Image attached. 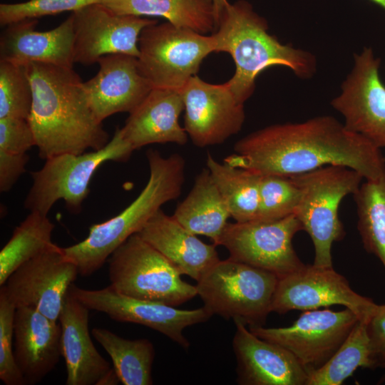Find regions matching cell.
Returning a JSON list of instances; mask_svg holds the SVG:
<instances>
[{
    "instance_id": "35",
    "label": "cell",
    "mask_w": 385,
    "mask_h": 385,
    "mask_svg": "<svg viewBox=\"0 0 385 385\" xmlns=\"http://www.w3.org/2000/svg\"><path fill=\"white\" fill-rule=\"evenodd\" d=\"M16 307L0 291V379L6 385H24L25 381L14 354Z\"/></svg>"
},
{
    "instance_id": "40",
    "label": "cell",
    "mask_w": 385,
    "mask_h": 385,
    "mask_svg": "<svg viewBox=\"0 0 385 385\" xmlns=\"http://www.w3.org/2000/svg\"><path fill=\"white\" fill-rule=\"evenodd\" d=\"M385 9V0H370Z\"/></svg>"
},
{
    "instance_id": "23",
    "label": "cell",
    "mask_w": 385,
    "mask_h": 385,
    "mask_svg": "<svg viewBox=\"0 0 385 385\" xmlns=\"http://www.w3.org/2000/svg\"><path fill=\"white\" fill-rule=\"evenodd\" d=\"M184 108L180 90L153 88L129 113L122 135L134 150L154 143L183 145L188 135L178 120Z\"/></svg>"
},
{
    "instance_id": "31",
    "label": "cell",
    "mask_w": 385,
    "mask_h": 385,
    "mask_svg": "<svg viewBox=\"0 0 385 385\" xmlns=\"http://www.w3.org/2000/svg\"><path fill=\"white\" fill-rule=\"evenodd\" d=\"M353 195L364 247L379 258L385 270V175L365 180Z\"/></svg>"
},
{
    "instance_id": "18",
    "label": "cell",
    "mask_w": 385,
    "mask_h": 385,
    "mask_svg": "<svg viewBox=\"0 0 385 385\" xmlns=\"http://www.w3.org/2000/svg\"><path fill=\"white\" fill-rule=\"evenodd\" d=\"M233 321L237 384L307 385L308 373L289 350L256 336L240 319Z\"/></svg>"
},
{
    "instance_id": "22",
    "label": "cell",
    "mask_w": 385,
    "mask_h": 385,
    "mask_svg": "<svg viewBox=\"0 0 385 385\" xmlns=\"http://www.w3.org/2000/svg\"><path fill=\"white\" fill-rule=\"evenodd\" d=\"M89 310L69 289L58 318L66 385H100L113 369L93 343L88 327Z\"/></svg>"
},
{
    "instance_id": "38",
    "label": "cell",
    "mask_w": 385,
    "mask_h": 385,
    "mask_svg": "<svg viewBox=\"0 0 385 385\" xmlns=\"http://www.w3.org/2000/svg\"><path fill=\"white\" fill-rule=\"evenodd\" d=\"M29 160L26 153L12 154L0 150V191L10 190L26 171Z\"/></svg>"
},
{
    "instance_id": "8",
    "label": "cell",
    "mask_w": 385,
    "mask_h": 385,
    "mask_svg": "<svg viewBox=\"0 0 385 385\" xmlns=\"http://www.w3.org/2000/svg\"><path fill=\"white\" fill-rule=\"evenodd\" d=\"M110 286L135 299L178 307L197 295L195 286L163 255L138 233L108 258Z\"/></svg>"
},
{
    "instance_id": "20",
    "label": "cell",
    "mask_w": 385,
    "mask_h": 385,
    "mask_svg": "<svg viewBox=\"0 0 385 385\" xmlns=\"http://www.w3.org/2000/svg\"><path fill=\"white\" fill-rule=\"evenodd\" d=\"M37 24V19H31L7 25L1 36L0 60L22 66L37 62L73 68V14L49 31L35 30Z\"/></svg>"
},
{
    "instance_id": "2",
    "label": "cell",
    "mask_w": 385,
    "mask_h": 385,
    "mask_svg": "<svg viewBox=\"0 0 385 385\" xmlns=\"http://www.w3.org/2000/svg\"><path fill=\"white\" fill-rule=\"evenodd\" d=\"M24 66L33 93L27 120L41 159L99 150L108 143L73 68L37 62Z\"/></svg>"
},
{
    "instance_id": "19",
    "label": "cell",
    "mask_w": 385,
    "mask_h": 385,
    "mask_svg": "<svg viewBox=\"0 0 385 385\" xmlns=\"http://www.w3.org/2000/svg\"><path fill=\"white\" fill-rule=\"evenodd\" d=\"M98 73L83 82L90 106L103 122L118 113L132 112L153 87L140 71L138 58L125 53L101 57Z\"/></svg>"
},
{
    "instance_id": "16",
    "label": "cell",
    "mask_w": 385,
    "mask_h": 385,
    "mask_svg": "<svg viewBox=\"0 0 385 385\" xmlns=\"http://www.w3.org/2000/svg\"><path fill=\"white\" fill-rule=\"evenodd\" d=\"M180 91L185 106L183 128L195 146L221 144L242 129L244 105L226 82L212 84L195 75Z\"/></svg>"
},
{
    "instance_id": "42",
    "label": "cell",
    "mask_w": 385,
    "mask_h": 385,
    "mask_svg": "<svg viewBox=\"0 0 385 385\" xmlns=\"http://www.w3.org/2000/svg\"><path fill=\"white\" fill-rule=\"evenodd\" d=\"M384 160H385V157H384Z\"/></svg>"
},
{
    "instance_id": "17",
    "label": "cell",
    "mask_w": 385,
    "mask_h": 385,
    "mask_svg": "<svg viewBox=\"0 0 385 385\" xmlns=\"http://www.w3.org/2000/svg\"><path fill=\"white\" fill-rule=\"evenodd\" d=\"M74 62L98 63L106 55L125 53L138 57L142 30L158 21L133 15L118 14L96 2L72 13Z\"/></svg>"
},
{
    "instance_id": "14",
    "label": "cell",
    "mask_w": 385,
    "mask_h": 385,
    "mask_svg": "<svg viewBox=\"0 0 385 385\" xmlns=\"http://www.w3.org/2000/svg\"><path fill=\"white\" fill-rule=\"evenodd\" d=\"M379 65L371 48L355 53L353 67L331 105L343 116L348 130L381 149L385 148V86Z\"/></svg>"
},
{
    "instance_id": "11",
    "label": "cell",
    "mask_w": 385,
    "mask_h": 385,
    "mask_svg": "<svg viewBox=\"0 0 385 385\" xmlns=\"http://www.w3.org/2000/svg\"><path fill=\"white\" fill-rule=\"evenodd\" d=\"M359 318L349 309L306 310L285 327L250 326L256 336L289 350L309 376L322 367L345 341Z\"/></svg>"
},
{
    "instance_id": "37",
    "label": "cell",
    "mask_w": 385,
    "mask_h": 385,
    "mask_svg": "<svg viewBox=\"0 0 385 385\" xmlns=\"http://www.w3.org/2000/svg\"><path fill=\"white\" fill-rule=\"evenodd\" d=\"M367 333L374 366L385 365V304L379 305L367 323Z\"/></svg>"
},
{
    "instance_id": "4",
    "label": "cell",
    "mask_w": 385,
    "mask_h": 385,
    "mask_svg": "<svg viewBox=\"0 0 385 385\" xmlns=\"http://www.w3.org/2000/svg\"><path fill=\"white\" fill-rule=\"evenodd\" d=\"M146 156L149 178L138 197L115 216L93 225L81 242L61 247L81 276L91 275L101 269L112 253L138 233L163 205L180 195L185 181L184 158L178 153L163 156L151 149Z\"/></svg>"
},
{
    "instance_id": "13",
    "label": "cell",
    "mask_w": 385,
    "mask_h": 385,
    "mask_svg": "<svg viewBox=\"0 0 385 385\" xmlns=\"http://www.w3.org/2000/svg\"><path fill=\"white\" fill-rule=\"evenodd\" d=\"M334 304L349 309L359 320L369 319L379 306L354 291L348 280L333 267L305 265L279 279L271 312L283 314L292 310L317 309Z\"/></svg>"
},
{
    "instance_id": "9",
    "label": "cell",
    "mask_w": 385,
    "mask_h": 385,
    "mask_svg": "<svg viewBox=\"0 0 385 385\" xmlns=\"http://www.w3.org/2000/svg\"><path fill=\"white\" fill-rule=\"evenodd\" d=\"M138 66L153 88L180 90L215 52L212 36L170 22L145 27L138 39Z\"/></svg>"
},
{
    "instance_id": "34",
    "label": "cell",
    "mask_w": 385,
    "mask_h": 385,
    "mask_svg": "<svg viewBox=\"0 0 385 385\" xmlns=\"http://www.w3.org/2000/svg\"><path fill=\"white\" fill-rule=\"evenodd\" d=\"M98 0H29L24 2L0 4L1 26L64 11H75Z\"/></svg>"
},
{
    "instance_id": "5",
    "label": "cell",
    "mask_w": 385,
    "mask_h": 385,
    "mask_svg": "<svg viewBox=\"0 0 385 385\" xmlns=\"http://www.w3.org/2000/svg\"><path fill=\"white\" fill-rule=\"evenodd\" d=\"M289 177L301 191L294 215L312 241L313 265L332 267V245L345 235L339 217V205L346 195L357 191L364 178L354 169L334 165Z\"/></svg>"
},
{
    "instance_id": "39",
    "label": "cell",
    "mask_w": 385,
    "mask_h": 385,
    "mask_svg": "<svg viewBox=\"0 0 385 385\" xmlns=\"http://www.w3.org/2000/svg\"><path fill=\"white\" fill-rule=\"evenodd\" d=\"M212 2L215 11L216 30L222 13L230 3L227 0H212Z\"/></svg>"
},
{
    "instance_id": "32",
    "label": "cell",
    "mask_w": 385,
    "mask_h": 385,
    "mask_svg": "<svg viewBox=\"0 0 385 385\" xmlns=\"http://www.w3.org/2000/svg\"><path fill=\"white\" fill-rule=\"evenodd\" d=\"M255 220L274 221L294 215L301 191L290 177L261 175Z\"/></svg>"
},
{
    "instance_id": "33",
    "label": "cell",
    "mask_w": 385,
    "mask_h": 385,
    "mask_svg": "<svg viewBox=\"0 0 385 385\" xmlns=\"http://www.w3.org/2000/svg\"><path fill=\"white\" fill-rule=\"evenodd\" d=\"M33 93L25 66L0 60V118L27 119Z\"/></svg>"
},
{
    "instance_id": "25",
    "label": "cell",
    "mask_w": 385,
    "mask_h": 385,
    "mask_svg": "<svg viewBox=\"0 0 385 385\" xmlns=\"http://www.w3.org/2000/svg\"><path fill=\"white\" fill-rule=\"evenodd\" d=\"M172 216L190 232L210 237L217 246L230 214L207 168L197 175L190 191Z\"/></svg>"
},
{
    "instance_id": "15",
    "label": "cell",
    "mask_w": 385,
    "mask_h": 385,
    "mask_svg": "<svg viewBox=\"0 0 385 385\" xmlns=\"http://www.w3.org/2000/svg\"><path fill=\"white\" fill-rule=\"evenodd\" d=\"M70 291L90 310L103 312L117 322L148 327L185 349L189 348L190 342L183 334V330L206 322L212 316L204 306L195 309H180L165 304L130 297L116 292L110 285L100 289H86L73 284Z\"/></svg>"
},
{
    "instance_id": "26",
    "label": "cell",
    "mask_w": 385,
    "mask_h": 385,
    "mask_svg": "<svg viewBox=\"0 0 385 385\" xmlns=\"http://www.w3.org/2000/svg\"><path fill=\"white\" fill-rule=\"evenodd\" d=\"M113 12L137 16H161L200 34L215 31L212 0H98Z\"/></svg>"
},
{
    "instance_id": "29",
    "label": "cell",
    "mask_w": 385,
    "mask_h": 385,
    "mask_svg": "<svg viewBox=\"0 0 385 385\" xmlns=\"http://www.w3.org/2000/svg\"><path fill=\"white\" fill-rule=\"evenodd\" d=\"M54 227L48 215L35 211L15 227L0 252V286L21 265L54 245L51 241Z\"/></svg>"
},
{
    "instance_id": "30",
    "label": "cell",
    "mask_w": 385,
    "mask_h": 385,
    "mask_svg": "<svg viewBox=\"0 0 385 385\" xmlns=\"http://www.w3.org/2000/svg\"><path fill=\"white\" fill-rule=\"evenodd\" d=\"M368 321H358L334 355L309 374L307 385H341L359 367L374 368L367 333Z\"/></svg>"
},
{
    "instance_id": "28",
    "label": "cell",
    "mask_w": 385,
    "mask_h": 385,
    "mask_svg": "<svg viewBox=\"0 0 385 385\" xmlns=\"http://www.w3.org/2000/svg\"><path fill=\"white\" fill-rule=\"evenodd\" d=\"M206 168L221 193L235 222L256 218L259 207L261 175L250 170L220 163L207 153Z\"/></svg>"
},
{
    "instance_id": "10",
    "label": "cell",
    "mask_w": 385,
    "mask_h": 385,
    "mask_svg": "<svg viewBox=\"0 0 385 385\" xmlns=\"http://www.w3.org/2000/svg\"><path fill=\"white\" fill-rule=\"evenodd\" d=\"M302 224L294 215L274 221L228 222L217 245L225 247L230 258L268 271L279 279L304 267L292 239Z\"/></svg>"
},
{
    "instance_id": "6",
    "label": "cell",
    "mask_w": 385,
    "mask_h": 385,
    "mask_svg": "<svg viewBox=\"0 0 385 385\" xmlns=\"http://www.w3.org/2000/svg\"><path fill=\"white\" fill-rule=\"evenodd\" d=\"M134 150L117 128L112 138L99 150L46 159L41 169L31 173L33 183L24 207L30 212L48 215L53 205L63 200L71 212H78L89 194L90 182L97 169L108 161H125Z\"/></svg>"
},
{
    "instance_id": "27",
    "label": "cell",
    "mask_w": 385,
    "mask_h": 385,
    "mask_svg": "<svg viewBox=\"0 0 385 385\" xmlns=\"http://www.w3.org/2000/svg\"><path fill=\"white\" fill-rule=\"evenodd\" d=\"M91 334L110 356L113 369L123 385H151L155 358L153 343L147 339H127L104 328Z\"/></svg>"
},
{
    "instance_id": "24",
    "label": "cell",
    "mask_w": 385,
    "mask_h": 385,
    "mask_svg": "<svg viewBox=\"0 0 385 385\" xmlns=\"http://www.w3.org/2000/svg\"><path fill=\"white\" fill-rule=\"evenodd\" d=\"M138 234L173 264L181 274L197 282L220 260L215 244L203 242L162 209Z\"/></svg>"
},
{
    "instance_id": "41",
    "label": "cell",
    "mask_w": 385,
    "mask_h": 385,
    "mask_svg": "<svg viewBox=\"0 0 385 385\" xmlns=\"http://www.w3.org/2000/svg\"><path fill=\"white\" fill-rule=\"evenodd\" d=\"M384 367H385V365H384Z\"/></svg>"
},
{
    "instance_id": "36",
    "label": "cell",
    "mask_w": 385,
    "mask_h": 385,
    "mask_svg": "<svg viewBox=\"0 0 385 385\" xmlns=\"http://www.w3.org/2000/svg\"><path fill=\"white\" fill-rule=\"evenodd\" d=\"M36 140L27 119L0 118V150L12 154H24Z\"/></svg>"
},
{
    "instance_id": "1",
    "label": "cell",
    "mask_w": 385,
    "mask_h": 385,
    "mask_svg": "<svg viewBox=\"0 0 385 385\" xmlns=\"http://www.w3.org/2000/svg\"><path fill=\"white\" fill-rule=\"evenodd\" d=\"M223 162L260 175L292 176L327 165H343L365 180L385 175L380 148L331 115L274 124L239 140Z\"/></svg>"
},
{
    "instance_id": "3",
    "label": "cell",
    "mask_w": 385,
    "mask_h": 385,
    "mask_svg": "<svg viewBox=\"0 0 385 385\" xmlns=\"http://www.w3.org/2000/svg\"><path fill=\"white\" fill-rule=\"evenodd\" d=\"M215 31L212 34L215 52L230 53L235 63V74L226 83L241 104L253 94L257 76L269 67H287L302 79L310 78L316 73L315 56L283 44L270 35L267 20L247 1L229 4Z\"/></svg>"
},
{
    "instance_id": "12",
    "label": "cell",
    "mask_w": 385,
    "mask_h": 385,
    "mask_svg": "<svg viewBox=\"0 0 385 385\" xmlns=\"http://www.w3.org/2000/svg\"><path fill=\"white\" fill-rule=\"evenodd\" d=\"M78 271L76 265L53 245L17 268L1 286L16 308H33L58 321L66 297Z\"/></svg>"
},
{
    "instance_id": "7",
    "label": "cell",
    "mask_w": 385,
    "mask_h": 385,
    "mask_svg": "<svg viewBox=\"0 0 385 385\" xmlns=\"http://www.w3.org/2000/svg\"><path fill=\"white\" fill-rule=\"evenodd\" d=\"M278 280L272 272L229 257L214 265L195 287L212 315L262 326L271 312Z\"/></svg>"
},
{
    "instance_id": "21",
    "label": "cell",
    "mask_w": 385,
    "mask_h": 385,
    "mask_svg": "<svg viewBox=\"0 0 385 385\" xmlns=\"http://www.w3.org/2000/svg\"><path fill=\"white\" fill-rule=\"evenodd\" d=\"M61 329L38 311L16 309L14 319V354L26 384H36L48 374L61 355Z\"/></svg>"
}]
</instances>
